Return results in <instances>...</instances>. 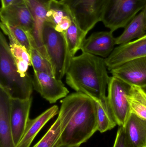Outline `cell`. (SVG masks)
Segmentation results:
<instances>
[{
    "label": "cell",
    "instance_id": "obj_3",
    "mask_svg": "<svg viewBox=\"0 0 146 147\" xmlns=\"http://www.w3.org/2000/svg\"><path fill=\"white\" fill-rule=\"evenodd\" d=\"M0 87L12 98L25 99L31 97L33 78L29 74L22 77L18 72L9 44L3 34H0Z\"/></svg>",
    "mask_w": 146,
    "mask_h": 147
},
{
    "label": "cell",
    "instance_id": "obj_16",
    "mask_svg": "<svg viewBox=\"0 0 146 147\" xmlns=\"http://www.w3.org/2000/svg\"><path fill=\"white\" fill-rule=\"evenodd\" d=\"M59 112L58 106L53 105L36 118L29 119L23 136L16 147H30L39 131Z\"/></svg>",
    "mask_w": 146,
    "mask_h": 147
},
{
    "label": "cell",
    "instance_id": "obj_10",
    "mask_svg": "<svg viewBox=\"0 0 146 147\" xmlns=\"http://www.w3.org/2000/svg\"><path fill=\"white\" fill-rule=\"evenodd\" d=\"M1 22L9 26H18L31 34L33 20L25 0H17L4 8H1Z\"/></svg>",
    "mask_w": 146,
    "mask_h": 147
},
{
    "label": "cell",
    "instance_id": "obj_1",
    "mask_svg": "<svg viewBox=\"0 0 146 147\" xmlns=\"http://www.w3.org/2000/svg\"><path fill=\"white\" fill-rule=\"evenodd\" d=\"M58 116L63 147H79L98 131L95 101L81 92L71 93L61 102Z\"/></svg>",
    "mask_w": 146,
    "mask_h": 147
},
{
    "label": "cell",
    "instance_id": "obj_11",
    "mask_svg": "<svg viewBox=\"0 0 146 147\" xmlns=\"http://www.w3.org/2000/svg\"><path fill=\"white\" fill-rule=\"evenodd\" d=\"M25 1L33 18L34 24L31 35L36 49L49 62L43 42V31L44 25L46 21L47 13L53 0Z\"/></svg>",
    "mask_w": 146,
    "mask_h": 147
},
{
    "label": "cell",
    "instance_id": "obj_12",
    "mask_svg": "<svg viewBox=\"0 0 146 147\" xmlns=\"http://www.w3.org/2000/svg\"><path fill=\"white\" fill-rule=\"evenodd\" d=\"M112 76L131 86H146V57L126 62L109 71Z\"/></svg>",
    "mask_w": 146,
    "mask_h": 147
},
{
    "label": "cell",
    "instance_id": "obj_13",
    "mask_svg": "<svg viewBox=\"0 0 146 147\" xmlns=\"http://www.w3.org/2000/svg\"><path fill=\"white\" fill-rule=\"evenodd\" d=\"M32 98L21 99L12 98L10 123L15 144L17 147L21 140L29 119Z\"/></svg>",
    "mask_w": 146,
    "mask_h": 147
},
{
    "label": "cell",
    "instance_id": "obj_15",
    "mask_svg": "<svg viewBox=\"0 0 146 147\" xmlns=\"http://www.w3.org/2000/svg\"><path fill=\"white\" fill-rule=\"evenodd\" d=\"M11 99L8 92L0 87V147H16L10 123Z\"/></svg>",
    "mask_w": 146,
    "mask_h": 147
},
{
    "label": "cell",
    "instance_id": "obj_24",
    "mask_svg": "<svg viewBox=\"0 0 146 147\" xmlns=\"http://www.w3.org/2000/svg\"><path fill=\"white\" fill-rule=\"evenodd\" d=\"M61 119L56 120L42 138L32 147H62Z\"/></svg>",
    "mask_w": 146,
    "mask_h": 147
},
{
    "label": "cell",
    "instance_id": "obj_29",
    "mask_svg": "<svg viewBox=\"0 0 146 147\" xmlns=\"http://www.w3.org/2000/svg\"><path fill=\"white\" fill-rule=\"evenodd\" d=\"M142 11H143V13H144V20H145V25L146 29V5L144 9L142 10Z\"/></svg>",
    "mask_w": 146,
    "mask_h": 147
},
{
    "label": "cell",
    "instance_id": "obj_22",
    "mask_svg": "<svg viewBox=\"0 0 146 147\" xmlns=\"http://www.w3.org/2000/svg\"><path fill=\"white\" fill-rule=\"evenodd\" d=\"M128 99L131 113L146 120V92L141 87L131 86Z\"/></svg>",
    "mask_w": 146,
    "mask_h": 147
},
{
    "label": "cell",
    "instance_id": "obj_20",
    "mask_svg": "<svg viewBox=\"0 0 146 147\" xmlns=\"http://www.w3.org/2000/svg\"><path fill=\"white\" fill-rule=\"evenodd\" d=\"M97 109L98 131L101 133L111 130L117 125L108 100L95 101Z\"/></svg>",
    "mask_w": 146,
    "mask_h": 147
},
{
    "label": "cell",
    "instance_id": "obj_25",
    "mask_svg": "<svg viewBox=\"0 0 146 147\" xmlns=\"http://www.w3.org/2000/svg\"><path fill=\"white\" fill-rule=\"evenodd\" d=\"M30 55L33 71L45 72L55 77L51 64L35 47H32Z\"/></svg>",
    "mask_w": 146,
    "mask_h": 147
},
{
    "label": "cell",
    "instance_id": "obj_9",
    "mask_svg": "<svg viewBox=\"0 0 146 147\" xmlns=\"http://www.w3.org/2000/svg\"><path fill=\"white\" fill-rule=\"evenodd\" d=\"M146 57V34L133 41L120 45L105 59L109 71L126 62Z\"/></svg>",
    "mask_w": 146,
    "mask_h": 147
},
{
    "label": "cell",
    "instance_id": "obj_19",
    "mask_svg": "<svg viewBox=\"0 0 146 147\" xmlns=\"http://www.w3.org/2000/svg\"><path fill=\"white\" fill-rule=\"evenodd\" d=\"M125 28L123 33L116 38V45H123L144 36L146 29L143 11L136 15Z\"/></svg>",
    "mask_w": 146,
    "mask_h": 147
},
{
    "label": "cell",
    "instance_id": "obj_31",
    "mask_svg": "<svg viewBox=\"0 0 146 147\" xmlns=\"http://www.w3.org/2000/svg\"></svg>",
    "mask_w": 146,
    "mask_h": 147
},
{
    "label": "cell",
    "instance_id": "obj_23",
    "mask_svg": "<svg viewBox=\"0 0 146 147\" xmlns=\"http://www.w3.org/2000/svg\"><path fill=\"white\" fill-rule=\"evenodd\" d=\"M64 34L70 55L73 57L78 51L81 49L87 34L78 26L74 20Z\"/></svg>",
    "mask_w": 146,
    "mask_h": 147
},
{
    "label": "cell",
    "instance_id": "obj_6",
    "mask_svg": "<svg viewBox=\"0 0 146 147\" xmlns=\"http://www.w3.org/2000/svg\"><path fill=\"white\" fill-rule=\"evenodd\" d=\"M67 7L78 26L86 34L102 21L108 0H60Z\"/></svg>",
    "mask_w": 146,
    "mask_h": 147
},
{
    "label": "cell",
    "instance_id": "obj_27",
    "mask_svg": "<svg viewBox=\"0 0 146 147\" xmlns=\"http://www.w3.org/2000/svg\"><path fill=\"white\" fill-rule=\"evenodd\" d=\"M113 147H129L128 146L126 140L124 127H120L117 130Z\"/></svg>",
    "mask_w": 146,
    "mask_h": 147
},
{
    "label": "cell",
    "instance_id": "obj_4",
    "mask_svg": "<svg viewBox=\"0 0 146 147\" xmlns=\"http://www.w3.org/2000/svg\"><path fill=\"white\" fill-rule=\"evenodd\" d=\"M43 39L54 70V76L61 80L66 75L73 58L69 51L64 33L57 32L46 21L43 28Z\"/></svg>",
    "mask_w": 146,
    "mask_h": 147
},
{
    "label": "cell",
    "instance_id": "obj_28",
    "mask_svg": "<svg viewBox=\"0 0 146 147\" xmlns=\"http://www.w3.org/2000/svg\"><path fill=\"white\" fill-rule=\"evenodd\" d=\"M17 0H1V8H4L10 6L16 1Z\"/></svg>",
    "mask_w": 146,
    "mask_h": 147
},
{
    "label": "cell",
    "instance_id": "obj_5",
    "mask_svg": "<svg viewBox=\"0 0 146 147\" xmlns=\"http://www.w3.org/2000/svg\"><path fill=\"white\" fill-rule=\"evenodd\" d=\"M146 5V0H108L101 22L113 32L125 28Z\"/></svg>",
    "mask_w": 146,
    "mask_h": 147
},
{
    "label": "cell",
    "instance_id": "obj_30",
    "mask_svg": "<svg viewBox=\"0 0 146 147\" xmlns=\"http://www.w3.org/2000/svg\"><path fill=\"white\" fill-rule=\"evenodd\" d=\"M141 88H142V89L146 92V86H144V87H141Z\"/></svg>",
    "mask_w": 146,
    "mask_h": 147
},
{
    "label": "cell",
    "instance_id": "obj_21",
    "mask_svg": "<svg viewBox=\"0 0 146 147\" xmlns=\"http://www.w3.org/2000/svg\"><path fill=\"white\" fill-rule=\"evenodd\" d=\"M0 26L3 33L8 38L9 43H15L23 47L30 54L32 47L31 34L19 27L9 26L1 22Z\"/></svg>",
    "mask_w": 146,
    "mask_h": 147
},
{
    "label": "cell",
    "instance_id": "obj_26",
    "mask_svg": "<svg viewBox=\"0 0 146 147\" xmlns=\"http://www.w3.org/2000/svg\"><path fill=\"white\" fill-rule=\"evenodd\" d=\"M11 54L15 61H23L31 66V57L27 50L21 46L15 43H9Z\"/></svg>",
    "mask_w": 146,
    "mask_h": 147
},
{
    "label": "cell",
    "instance_id": "obj_2",
    "mask_svg": "<svg viewBox=\"0 0 146 147\" xmlns=\"http://www.w3.org/2000/svg\"><path fill=\"white\" fill-rule=\"evenodd\" d=\"M104 59L82 53L72 58L66 74V83L76 92L94 101L107 99L106 91L110 77Z\"/></svg>",
    "mask_w": 146,
    "mask_h": 147
},
{
    "label": "cell",
    "instance_id": "obj_8",
    "mask_svg": "<svg viewBox=\"0 0 146 147\" xmlns=\"http://www.w3.org/2000/svg\"><path fill=\"white\" fill-rule=\"evenodd\" d=\"M33 83V89L51 104L66 97L69 93L61 80L45 72L34 71Z\"/></svg>",
    "mask_w": 146,
    "mask_h": 147
},
{
    "label": "cell",
    "instance_id": "obj_17",
    "mask_svg": "<svg viewBox=\"0 0 146 147\" xmlns=\"http://www.w3.org/2000/svg\"><path fill=\"white\" fill-rule=\"evenodd\" d=\"M124 127L129 147H146V120L131 113Z\"/></svg>",
    "mask_w": 146,
    "mask_h": 147
},
{
    "label": "cell",
    "instance_id": "obj_7",
    "mask_svg": "<svg viewBox=\"0 0 146 147\" xmlns=\"http://www.w3.org/2000/svg\"><path fill=\"white\" fill-rule=\"evenodd\" d=\"M131 86L118 78L110 77L107 100L117 125L124 127L131 113L128 99Z\"/></svg>",
    "mask_w": 146,
    "mask_h": 147
},
{
    "label": "cell",
    "instance_id": "obj_18",
    "mask_svg": "<svg viewBox=\"0 0 146 147\" xmlns=\"http://www.w3.org/2000/svg\"><path fill=\"white\" fill-rule=\"evenodd\" d=\"M73 19L67 6L61 1L53 0L47 13L46 22L56 30L64 33L69 28Z\"/></svg>",
    "mask_w": 146,
    "mask_h": 147
},
{
    "label": "cell",
    "instance_id": "obj_14",
    "mask_svg": "<svg viewBox=\"0 0 146 147\" xmlns=\"http://www.w3.org/2000/svg\"><path fill=\"white\" fill-rule=\"evenodd\" d=\"M116 45V38L111 31L97 32L85 39L81 50L82 53L105 59L113 51Z\"/></svg>",
    "mask_w": 146,
    "mask_h": 147
}]
</instances>
